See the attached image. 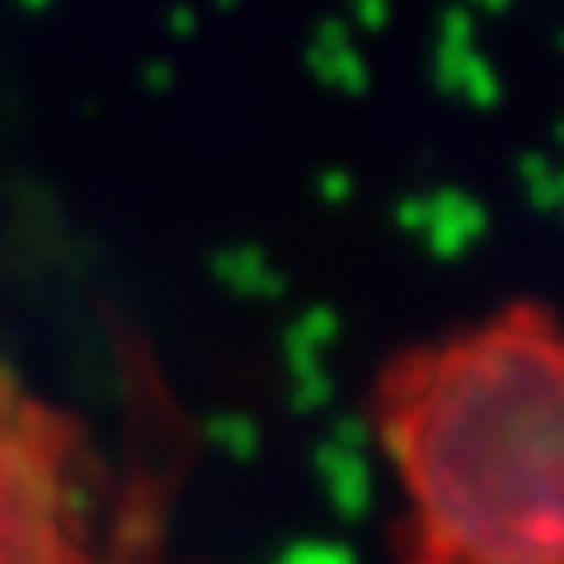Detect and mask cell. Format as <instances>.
Here are the masks:
<instances>
[{
    "label": "cell",
    "instance_id": "7a4b0ae2",
    "mask_svg": "<svg viewBox=\"0 0 564 564\" xmlns=\"http://www.w3.org/2000/svg\"><path fill=\"white\" fill-rule=\"evenodd\" d=\"M0 564H90L80 433L0 367Z\"/></svg>",
    "mask_w": 564,
    "mask_h": 564
},
{
    "label": "cell",
    "instance_id": "6da1fadb",
    "mask_svg": "<svg viewBox=\"0 0 564 564\" xmlns=\"http://www.w3.org/2000/svg\"><path fill=\"white\" fill-rule=\"evenodd\" d=\"M404 564H564V321L513 302L377 381Z\"/></svg>",
    "mask_w": 564,
    "mask_h": 564
}]
</instances>
